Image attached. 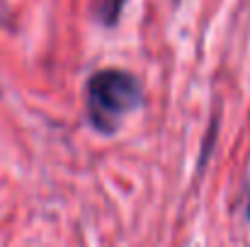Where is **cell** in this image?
<instances>
[{"label": "cell", "instance_id": "1", "mask_svg": "<svg viewBox=\"0 0 250 247\" xmlns=\"http://www.w3.org/2000/svg\"><path fill=\"white\" fill-rule=\"evenodd\" d=\"M87 119L100 133H114L124 116L144 102L141 80L119 68L97 71L85 85Z\"/></svg>", "mask_w": 250, "mask_h": 247}, {"label": "cell", "instance_id": "2", "mask_svg": "<svg viewBox=\"0 0 250 247\" xmlns=\"http://www.w3.org/2000/svg\"><path fill=\"white\" fill-rule=\"evenodd\" d=\"M122 5L124 0H100L97 5V17L104 22V24H114L119 12H122Z\"/></svg>", "mask_w": 250, "mask_h": 247}, {"label": "cell", "instance_id": "3", "mask_svg": "<svg viewBox=\"0 0 250 247\" xmlns=\"http://www.w3.org/2000/svg\"><path fill=\"white\" fill-rule=\"evenodd\" d=\"M248 216H250V201H248Z\"/></svg>", "mask_w": 250, "mask_h": 247}]
</instances>
